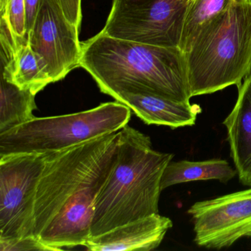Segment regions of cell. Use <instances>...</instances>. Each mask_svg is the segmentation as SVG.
I'll return each instance as SVG.
<instances>
[{
	"instance_id": "obj_18",
	"label": "cell",
	"mask_w": 251,
	"mask_h": 251,
	"mask_svg": "<svg viewBox=\"0 0 251 251\" xmlns=\"http://www.w3.org/2000/svg\"><path fill=\"white\" fill-rule=\"evenodd\" d=\"M0 251H50L36 238H26L10 242H0Z\"/></svg>"
},
{
	"instance_id": "obj_4",
	"label": "cell",
	"mask_w": 251,
	"mask_h": 251,
	"mask_svg": "<svg viewBox=\"0 0 251 251\" xmlns=\"http://www.w3.org/2000/svg\"><path fill=\"white\" fill-rule=\"evenodd\" d=\"M185 55L191 98L240 87L251 73V1L234 0Z\"/></svg>"
},
{
	"instance_id": "obj_14",
	"label": "cell",
	"mask_w": 251,
	"mask_h": 251,
	"mask_svg": "<svg viewBox=\"0 0 251 251\" xmlns=\"http://www.w3.org/2000/svg\"><path fill=\"white\" fill-rule=\"evenodd\" d=\"M236 175V170L226 160L220 158L202 161H171L163 173L161 191L179 183L198 180H217L226 183Z\"/></svg>"
},
{
	"instance_id": "obj_13",
	"label": "cell",
	"mask_w": 251,
	"mask_h": 251,
	"mask_svg": "<svg viewBox=\"0 0 251 251\" xmlns=\"http://www.w3.org/2000/svg\"><path fill=\"white\" fill-rule=\"evenodd\" d=\"M1 75L23 89L37 95L52 83L41 58L32 50L30 44L20 45L14 58L8 63H0Z\"/></svg>"
},
{
	"instance_id": "obj_10",
	"label": "cell",
	"mask_w": 251,
	"mask_h": 251,
	"mask_svg": "<svg viewBox=\"0 0 251 251\" xmlns=\"http://www.w3.org/2000/svg\"><path fill=\"white\" fill-rule=\"evenodd\" d=\"M173 226L168 217L152 214L91 236L83 247L91 251H152Z\"/></svg>"
},
{
	"instance_id": "obj_11",
	"label": "cell",
	"mask_w": 251,
	"mask_h": 251,
	"mask_svg": "<svg viewBox=\"0 0 251 251\" xmlns=\"http://www.w3.org/2000/svg\"><path fill=\"white\" fill-rule=\"evenodd\" d=\"M223 124L239 181L251 187V73L238 88L236 104Z\"/></svg>"
},
{
	"instance_id": "obj_2",
	"label": "cell",
	"mask_w": 251,
	"mask_h": 251,
	"mask_svg": "<svg viewBox=\"0 0 251 251\" xmlns=\"http://www.w3.org/2000/svg\"><path fill=\"white\" fill-rule=\"evenodd\" d=\"M81 46L80 67L102 93L115 100L135 94L190 102L186 55L180 48L115 39L101 32Z\"/></svg>"
},
{
	"instance_id": "obj_5",
	"label": "cell",
	"mask_w": 251,
	"mask_h": 251,
	"mask_svg": "<svg viewBox=\"0 0 251 251\" xmlns=\"http://www.w3.org/2000/svg\"><path fill=\"white\" fill-rule=\"evenodd\" d=\"M130 117V108L117 101L75 114L35 117L0 134V156L63 151L120 131Z\"/></svg>"
},
{
	"instance_id": "obj_16",
	"label": "cell",
	"mask_w": 251,
	"mask_h": 251,
	"mask_svg": "<svg viewBox=\"0 0 251 251\" xmlns=\"http://www.w3.org/2000/svg\"><path fill=\"white\" fill-rule=\"evenodd\" d=\"M234 0H190L180 42V49L189 52L201 32L224 13Z\"/></svg>"
},
{
	"instance_id": "obj_15",
	"label": "cell",
	"mask_w": 251,
	"mask_h": 251,
	"mask_svg": "<svg viewBox=\"0 0 251 251\" xmlns=\"http://www.w3.org/2000/svg\"><path fill=\"white\" fill-rule=\"evenodd\" d=\"M36 95L0 75V134L35 118Z\"/></svg>"
},
{
	"instance_id": "obj_17",
	"label": "cell",
	"mask_w": 251,
	"mask_h": 251,
	"mask_svg": "<svg viewBox=\"0 0 251 251\" xmlns=\"http://www.w3.org/2000/svg\"><path fill=\"white\" fill-rule=\"evenodd\" d=\"M0 20L8 25L18 48L28 43L25 0H0Z\"/></svg>"
},
{
	"instance_id": "obj_21",
	"label": "cell",
	"mask_w": 251,
	"mask_h": 251,
	"mask_svg": "<svg viewBox=\"0 0 251 251\" xmlns=\"http://www.w3.org/2000/svg\"><path fill=\"white\" fill-rule=\"evenodd\" d=\"M236 1H251V0H236Z\"/></svg>"
},
{
	"instance_id": "obj_1",
	"label": "cell",
	"mask_w": 251,
	"mask_h": 251,
	"mask_svg": "<svg viewBox=\"0 0 251 251\" xmlns=\"http://www.w3.org/2000/svg\"><path fill=\"white\" fill-rule=\"evenodd\" d=\"M120 131L48 152L36 193L33 235L50 251L83 246L95 202L117 163Z\"/></svg>"
},
{
	"instance_id": "obj_19",
	"label": "cell",
	"mask_w": 251,
	"mask_h": 251,
	"mask_svg": "<svg viewBox=\"0 0 251 251\" xmlns=\"http://www.w3.org/2000/svg\"><path fill=\"white\" fill-rule=\"evenodd\" d=\"M55 1L59 5L66 18L80 29L82 21V0H55Z\"/></svg>"
},
{
	"instance_id": "obj_3",
	"label": "cell",
	"mask_w": 251,
	"mask_h": 251,
	"mask_svg": "<svg viewBox=\"0 0 251 251\" xmlns=\"http://www.w3.org/2000/svg\"><path fill=\"white\" fill-rule=\"evenodd\" d=\"M174 155L154 151L149 136L126 126L118 159L95 202L91 236L158 214L161 178Z\"/></svg>"
},
{
	"instance_id": "obj_6",
	"label": "cell",
	"mask_w": 251,
	"mask_h": 251,
	"mask_svg": "<svg viewBox=\"0 0 251 251\" xmlns=\"http://www.w3.org/2000/svg\"><path fill=\"white\" fill-rule=\"evenodd\" d=\"M190 0H114L101 33L110 37L180 48Z\"/></svg>"
},
{
	"instance_id": "obj_12",
	"label": "cell",
	"mask_w": 251,
	"mask_h": 251,
	"mask_svg": "<svg viewBox=\"0 0 251 251\" xmlns=\"http://www.w3.org/2000/svg\"><path fill=\"white\" fill-rule=\"evenodd\" d=\"M116 101L128 106L145 124L168 126L172 129L194 126L202 111L197 104L157 95L124 94Z\"/></svg>"
},
{
	"instance_id": "obj_7",
	"label": "cell",
	"mask_w": 251,
	"mask_h": 251,
	"mask_svg": "<svg viewBox=\"0 0 251 251\" xmlns=\"http://www.w3.org/2000/svg\"><path fill=\"white\" fill-rule=\"evenodd\" d=\"M47 153L0 156V242L34 237V213Z\"/></svg>"
},
{
	"instance_id": "obj_20",
	"label": "cell",
	"mask_w": 251,
	"mask_h": 251,
	"mask_svg": "<svg viewBox=\"0 0 251 251\" xmlns=\"http://www.w3.org/2000/svg\"><path fill=\"white\" fill-rule=\"evenodd\" d=\"M41 0H25V25L27 37L30 36L40 6Z\"/></svg>"
},
{
	"instance_id": "obj_8",
	"label": "cell",
	"mask_w": 251,
	"mask_h": 251,
	"mask_svg": "<svg viewBox=\"0 0 251 251\" xmlns=\"http://www.w3.org/2000/svg\"><path fill=\"white\" fill-rule=\"evenodd\" d=\"M195 243L208 249L228 248L242 236L251 237V187L194 203Z\"/></svg>"
},
{
	"instance_id": "obj_9",
	"label": "cell",
	"mask_w": 251,
	"mask_h": 251,
	"mask_svg": "<svg viewBox=\"0 0 251 251\" xmlns=\"http://www.w3.org/2000/svg\"><path fill=\"white\" fill-rule=\"evenodd\" d=\"M79 31L66 18L55 0H41L29 44L43 62L52 83L80 67Z\"/></svg>"
}]
</instances>
